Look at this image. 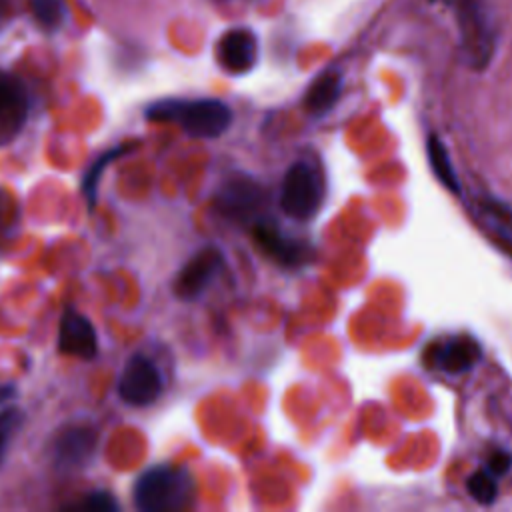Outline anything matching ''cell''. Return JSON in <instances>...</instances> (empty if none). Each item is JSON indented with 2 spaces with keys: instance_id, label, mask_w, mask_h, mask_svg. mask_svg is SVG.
<instances>
[{
  "instance_id": "1",
  "label": "cell",
  "mask_w": 512,
  "mask_h": 512,
  "mask_svg": "<svg viewBox=\"0 0 512 512\" xmlns=\"http://www.w3.org/2000/svg\"><path fill=\"white\" fill-rule=\"evenodd\" d=\"M146 118L154 122H176L192 138H218L230 122L232 110L214 98L202 100H160L146 110Z\"/></svg>"
},
{
  "instance_id": "2",
  "label": "cell",
  "mask_w": 512,
  "mask_h": 512,
  "mask_svg": "<svg viewBox=\"0 0 512 512\" xmlns=\"http://www.w3.org/2000/svg\"><path fill=\"white\" fill-rule=\"evenodd\" d=\"M132 496L136 508L142 512L182 510L194 500V480L182 466H154L138 476Z\"/></svg>"
},
{
  "instance_id": "3",
  "label": "cell",
  "mask_w": 512,
  "mask_h": 512,
  "mask_svg": "<svg viewBox=\"0 0 512 512\" xmlns=\"http://www.w3.org/2000/svg\"><path fill=\"white\" fill-rule=\"evenodd\" d=\"M324 200V180L306 160L294 162L280 186V208L294 220H310Z\"/></svg>"
},
{
  "instance_id": "4",
  "label": "cell",
  "mask_w": 512,
  "mask_h": 512,
  "mask_svg": "<svg viewBox=\"0 0 512 512\" xmlns=\"http://www.w3.org/2000/svg\"><path fill=\"white\" fill-rule=\"evenodd\" d=\"M162 386V376L154 362L142 354H134L118 378V396L130 406H148L158 400Z\"/></svg>"
},
{
  "instance_id": "5",
  "label": "cell",
  "mask_w": 512,
  "mask_h": 512,
  "mask_svg": "<svg viewBox=\"0 0 512 512\" xmlns=\"http://www.w3.org/2000/svg\"><path fill=\"white\" fill-rule=\"evenodd\" d=\"M96 440L98 434L90 424H68L60 428L48 446L52 464L66 472L86 466L96 450Z\"/></svg>"
},
{
  "instance_id": "6",
  "label": "cell",
  "mask_w": 512,
  "mask_h": 512,
  "mask_svg": "<svg viewBox=\"0 0 512 512\" xmlns=\"http://www.w3.org/2000/svg\"><path fill=\"white\" fill-rule=\"evenodd\" d=\"M224 266V256L216 246H206L198 250L176 274L174 278V294L180 300L198 298L208 284L216 278L220 268Z\"/></svg>"
},
{
  "instance_id": "7",
  "label": "cell",
  "mask_w": 512,
  "mask_h": 512,
  "mask_svg": "<svg viewBox=\"0 0 512 512\" xmlns=\"http://www.w3.org/2000/svg\"><path fill=\"white\" fill-rule=\"evenodd\" d=\"M252 238L264 254L282 266H300L310 258L308 246L286 236L272 220H256L252 226Z\"/></svg>"
},
{
  "instance_id": "8",
  "label": "cell",
  "mask_w": 512,
  "mask_h": 512,
  "mask_svg": "<svg viewBox=\"0 0 512 512\" xmlns=\"http://www.w3.org/2000/svg\"><path fill=\"white\" fill-rule=\"evenodd\" d=\"M58 352L82 360H90L98 352V336L92 322L72 308L60 318Z\"/></svg>"
},
{
  "instance_id": "9",
  "label": "cell",
  "mask_w": 512,
  "mask_h": 512,
  "mask_svg": "<svg viewBox=\"0 0 512 512\" xmlns=\"http://www.w3.org/2000/svg\"><path fill=\"white\" fill-rule=\"evenodd\" d=\"M262 200V188L248 176H230L216 192L218 210L234 220L246 218Z\"/></svg>"
},
{
  "instance_id": "10",
  "label": "cell",
  "mask_w": 512,
  "mask_h": 512,
  "mask_svg": "<svg viewBox=\"0 0 512 512\" xmlns=\"http://www.w3.org/2000/svg\"><path fill=\"white\" fill-rule=\"evenodd\" d=\"M258 56V44L250 30L246 28H232L228 30L216 46L218 64L230 74H244L248 72Z\"/></svg>"
},
{
  "instance_id": "11",
  "label": "cell",
  "mask_w": 512,
  "mask_h": 512,
  "mask_svg": "<svg viewBox=\"0 0 512 512\" xmlns=\"http://www.w3.org/2000/svg\"><path fill=\"white\" fill-rule=\"evenodd\" d=\"M460 12H462L460 28L464 36V46L470 58L476 62V66H482L492 52V36H490L488 20L476 0H466Z\"/></svg>"
},
{
  "instance_id": "12",
  "label": "cell",
  "mask_w": 512,
  "mask_h": 512,
  "mask_svg": "<svg viewBox=\"0 0 512 512\" xmlns=\"http://www.w3.org/2000/svg\"><path fill=\"white\" fill-rule=\"evenodd\" d=\"M432 358L440 370L448 374H460L470 370L480 360V346L468 336H458L436 346Z\"/></svg>"
},
{
  "instance_id": "13",
  "label": "cell",
  "mask_w": 512,
  "mask_h": 512,
  "mask_svg": "<svg viewBox=\"0 0 512 512\" xmlns=\"http://www.w3.org/2000/svg\"><path fill=\"white\" fill-rule=\"evenodd\" d=\"M342 92V76L340 72L326 70L322 72L308 88L304 96V106L310 114H324L328 112Z\"/></svg>"
},
{
  "instance_id": "14",
  "label": "cell",
  "mask_w": 512,
  "mask_h": 512,
  "mask_svg": "<svg viewBox=\"0 0 512 512\" xmlns=\"http://www.w3.org/2000/svg\"><path fill=\"white\" fill-rule=\"evenodd\" d=\"M26 116V96L20 82L0 72V122L18 128Z\"/></svg>"
},
{
  "instance_id": "15",
  "label": "cell",
  "mask_w": 512,
  "mask_h": 512,
  "mask_svg": "<svg viewBox=\"0 0 512 512\" xmlns=\"http://www.w3.org/2000/svg\"><path fill=\"white\" fill-rule=\"evenodd\" d=\"M426 150H428L430 166H432L434 174L438 176V180H440L446 188H450L452 192H458V190H460V184H458L456 172H454V168H452L450 156H448L444 144L440 142V138H438V136H428Z\"/></svg>"
},
{
  "instance_id": "16",
  "label": "cell",
  "mask_w": 512,
  "mask_h": 512,
  "mask_svg": "<svg viewBox=\"0 0 512 512\" xmlns=\"http://www.w3.org/2000/svg\"><path fill=\"white\" fill-rule=\"evenodd\" d=\"M134 148V144H128V146H116V148H112V150H108L106 154H102L92 166H90V170L86 172V176H84V182H82V192H84V198H86V202H88V206L92 208L94 206V202H96V192H98V178H100V174L108 168V164L112 162V160H116L118 156H122V154H126L128 150H132Z\"/></svg>"
},
{
  "instance_id": "17",
  "label": "cell",
  "mask_w": 512,
  "mask_h": 512,
  "mask_svg": "<svg viewBox=\"0 0 512 512\" xmlns=\"http://www.w3.org/2000/svg\"><path fill=\"white\" fill-rule=\"evenodd\" d=\"M496 476L490 470H476L474 474L468 476L466 480V490L468 494L478 502V504H492L498 496V486H496Z\"/></svg>"
},
{
  "instance_id": "18",
  "label": "cell",
  "mask_w": 512,
  "mask_h": 512,
  "mask_svg": "<svg viewBox=\"0 0 512 512\" xmlns=\"http://www.w3.org/2000/svg\"><path fill=\"white\" fill-rule=\"evenodd\" d=\"M22 420H24V412L20 408H16V406L0 410V464H2L4 456H6L10 440L14 438V434L20 428Z\"/></svg>"
},
{
  "instance_id": "19",
  "label": "cell",
  "mask_w": 512,
  "mask_h": 512,
  "mask_svg": "<svg viewBox=\"0 0 512 512\" xmlns=\"http://www.w3.org/2000/svg\"><path fill=\"white\" fill-rule=\"evenodd\" d=\"M76 508L82 512H114L118 510V502L110 492L96 490V492H90Z\"/></svg>"
},
{
  "instance_id": "20",
  "label": "cell",
  "mask_w": 512,
  "mask_h": 512,
  "mask_svg": "<svg viewBox=\"0 0 512 512\" xmlns=\"http://www.w3.org/2000/svg\"><path fill=\"white\" fill-rule=\"evenodd\" d=\"M34 14L36 18L50 28H56L62 20V4L58 0H34Z\"/></svg>"
},
{
  "instance_id": "21",
  "label": "cell",
  "mask_w": 512,
  "mask_h": 512,
  "mask_svg": "<svg viewBox=\"0 0 512 512\" xmlns=\"http://www.w3.org/2000/svg\"><path fill=\"white\" fill-rule=\"evenodd\" d=\"M512 466V456L504 450H496L490 458H488V470L498 478L502 474H506Z\"/></svg>"
},
{
  "instance_id": "22",
  "label": "cell",
  "mask_w": 512,
  "mask_h": 512,
  "mask_svg": "<svg viewBox=\"0 0 512 512\" xmlns=\"http://www.w3.org/2000/svg\"><path fill=\"white\" fill-rule=\"evenodd\" d=\"M12 394H14V388L10 384L8 386H0V402L8 400Z\"/></svg>"
}]
</instances>
